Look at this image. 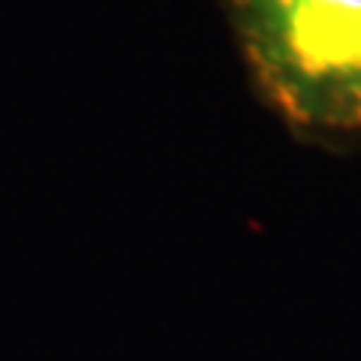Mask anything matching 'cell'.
<instances>
[{
  "instance_id": "cell-1",
  "label": "cell",
  "mask_w": 361,
  "mask_h": 361,
  "mask_svg": "<svg viewBox=\"0 0 361 361\" xmlns=\"http://www.w3.org/2000/svg\"><path fill=\"white\" fill-rule=\"evenodd\" d=\"M259 90L313 133H361V0H226Z\"/></svg>"
}]
</instances>
